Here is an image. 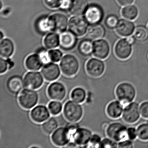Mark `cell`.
I'll return each mask as SVG.
<instances>
[{
  "mask_svg": "<svg viewBox=\"0 0 148 148\" xmlns=\"http://www.w3.org/2000/svg\"><path fill=\"white\" fill-rule=\"evenodd\" d=\"M115 94L118 100L125 107L134 101L136 95V90L134 86L131 83L122 82L116 87Z\"/></svg>",
  "mask_w": 148,
  "mask_h": 148,
  "instance_id": "6da1fadb",
  "label": "cell"
},
{
  "mask_svg": "<svg viewBox=\"0 0 148 148\" xmlns=\"http://www.w3.org/2000/svg\"><path fill=\"white\" fill-rule=\"evenodd\" d=\"M63 113L67 121L71 123H77L82 119L84 109L80 103L69 100L63 106Z\"/></svg>",
  "mask_w": 148,
  "mask_h": 148,
  "instance_id": "7a4b0ae2",
  "label": "cell"
},
{
  "mask_svg": "<svg viewBox=\"0 0 148 148\" xmlns=\"http://www.w3.org/2000/svg\"><path fill=\"white\" fill-rule=\"evenodd\" d=\"M60 67L61 73L66 77H73L79 71V61L73 54H66L63 56L60 62Z\"/></svg>",
  "mask_w": 148,
  "mask_h": 148,
  "instance_id": "3957f363",
  "label": "cell"
},
{
  "mask_svg": "<svg viewBox=\"0 0 148 148\" xmlns=\"http://www.w3.org/2000/svg\"><path fill=\"white\" fill-rule=\"evenodd\" d=\"M18 102L21 106L28 110L35 107L39 101V95L36 90L25 88L18 94Z\"/></svg>",
  "mask_w": 148,
  "mask_h": 148,
  "instance_id": "277c9868",
  "label": "cell"
},
{
  "mask_svg": "<svg viewBox=\"0 0 148 148\" xmlns=\"http://www.w3.org/2000/svg\"><path fill=\"white\" fill-rule=\"evenodd\" d=\"M127 128L120 122H113L110 124L106 130L108 137L119 143L128 138Z\"/></svg>",
  "mask_w": 148,
  "mask_h": 148,
  "instance_id": "5b68a950",
  "label": "cell"
},
{
  "mask_svg": "<svg viewBox=\"0 0 148 148\" xmlns=\"http://www.w3.org/2000/svg\"><path fill=\"white\" fill-rule=\"evenodd\" d=\"M88 22L85 18L80 16L72 17L68 23L69 31L77 37H82L88 31Z\"/></svg>",
  "mask_w": 148,
  "mask_h": 148,
  "instance_id": "8992f818",
  "label": "cell"
},
{
  "mask_svg": "<svg viewBox=\"0 0 148 148\" xmlns=\"http://www.w3.org/2000/svg\"><path fill=\"white\" fill-rule=\"evenodd\" d=\"M72 135L68 127H58L51 135L53 143L58 147H64L71 142Z\"/></svg>",
  "mask_w": 148,
  "mask_h": 148,
  "instance_id": "52a82bcc",
  "label": "cell"
},
{
  "mask_svg": "<svg viewBox=\"0 0 148 148\" xmlns=\"http://www.w3.org/2000/svg\"><path fill=\"white\" fill-rule=\"evenodd\" d=\"M44 81L42 73L38 71H30L23 77L24 87L32 90H37L41 88Z\"/></svg>",
  "mask_w": 148,
  "mask_h": 148,
  "instance_id": "ba28073f",
  "label": "cell"
},
{
  "mask_svg": "<svg viewBox=\"0 0 148 148\" xmlns=\"http://www.w3.org/2000/svg\"><path fill=\"white\" fill-rule=\"evenodd\" d=\"M141 116L140 105L138 102L133 101L125 106L122 117L125 123L133 124L139 120Z\"/></svg>",
  "mask_w": 148,
  "mask_h": 148,
  "instance_id": "9c48e42d",
  "label": "cell"
},
{
  "mask_svg": "<svg viewBox=\"0 0 148 148\" xmlns=\"http://www.w3.org/2000/svg\"><path fill=\"white\" fill-rule=\"evenodd\" d=\"M106 66L104 62L98 58H91L86 62V71L87 74L92 77L97 78L101 77L105 71Z\"/></svg>",
  "mask_w": 148,
  "mask_h": 148,
  "instance_id": "30bf717a",
  "label": "cell"
},
{
  "mask_svg": "<svg viewBox=\"0 0 148 148\" xmlns=\"http://www.w3.org/2000/svg\"><path fill=\"white\" fill-rule=\"evenodd\" d=\"M47 94L49 98L52 100L61 102L66 96V87L63 83L54 81L47 87Z\"/></svg>",
  "mask_w": 148,
  "mask_h": 148,
  "instance_id": "8fae6325",
  "label": "cell"
},
{
  "mask_svg": "<svg viewBox=\"0 0 148 148\" xmlns=\"http://www.w3.org/2000/svg\"><path fill=\"white\" fill-rule=\"evenodd\" d=\"M40 72L45 80L50 82L57 80L60 77L61 73L60 66L52 62L44 64Z\"/></svg>",
  "mask_w": 148,
  "mask_h": 148,
  "instance_id": "7c38bea8",
  "label": "cell"
},
{
  "mask_svg": "<svg viewBox=\"0 0 148 148\" xmlns=\"http://www.w3.org/2000/svg\"><path fill=\"white\" fill-rule=\"evenodd\" d=\"M52 31L56 33L65 32L68 26V18L66 15L62 13L53 14L49 16Z\"/></svg>",
  "mask_w": 148,
  "mask_h": 148,
  "instance_id": "4fadbf2b",
  "label": "cell"
},
{
  "mask_svg": "<svg viewBox=\"0 0 148 148\" xmlns=\"http://www.w3.org/2000/svg\"><path fill=\"white\" fill-rule=\"evenodd\" d=\"M92 135L90 130L84 127H79L73 134L71 140L78 146L85 147L90 142Z\"/></svg>",
  "mask_w": 148,
  "mask_h": 148,
  "instance_id": "5bb4252c",
  "label": "cell"
},
{
  "mask_svg": "<svg viewBox=\"0 0 148 148\" xmlns=\"http://www.w3.org/2000/svg\"><path fill=\"white\" fill-rule=\"evenodd\" d=\"M48 107L43 105H36L31 110L30 117L37 123H43L51 116Z\"/></svg>",
  "mask_w": 148,
  "mask_h": 148,
  "instance_id": "9a60e30c",
  "label": "cell"
},
{
  "mask_svg": "<svg viewBox=\"0 0 148 148\" xmlns=\"http://www.w3.org/2000/svg\"><path fill=\"white\" fill-rule=\"evenodd\" d=\"M132 51V45L126 39H122L119 40L114 48V53L117 58L123 60L129 58L131 55Z\"/></svg>",
  "mask_w": 148,
  "mask_h": 148,
  "instance_id": "2e32d148",
  "label": "cell"
},
{
  "mask_svg": "<svg viewBox=\"0 0 148 148\" xmlns=\"http://www.w3.org/2000/svg\"><path fill=\"white\" fill-rule=\"evenodd\" d=\"M84 15V18L89 24L92 25H96L102 21L103 16V12L99 6L92 5L88 7Z\"/></svg>",
  "mask_w": 148,
  "mask_h": 148,
  "instance_id": "e0dca14e",
  "label": "cell"
},
{
  "mask_svg": "<svg viewBox=\"0 0 148 148\" xmlns=\"http://www.w3.org/2000/svg\"><path fill=\"white\" fill-rule=\"evenodd\" d=\"M110 51V45L105 40H97L93 43L92 54L95 58L105 59L109 56Z\"/></svg>",
  "mask_w": 148,
  "mask_h": 148,
  "instance_id": "ac0fdd59",
  "label": "cell"
},
{
  "mask_svg": "<svg viewBox=\"0 0 148 148\" xmlns=\"http://www.w3.org/2000/svg\"><path fill=\"white\" fill-rule=\"evenodd\" d=\"M77 43V36L70 31L63 32L60 36V47L64 51L73 50L75 48Z\"/></svg>",
  "mask_w": 148,
  "mask_h": 148,
  "instance_id": "d6986e66",
  "label": "cell"
},
{
  "mask_svg": "<svg viewBox=\"0 0 148 148\" xmlns=\"http://www.w3.org/2000/svg\"><path fill=\"white\" fill-rule=\"evenodd\" d=\"M6 86L10 93L18 94L24 87L23 78L19 75H13L7 81Z\"/></svg>",
  "mask_w": 148,
  "mask_h": 148,
  "instance_id": "ffe728a7",
  "label": "cell"
},
{
  "mask_svg": "<svg viewBox=\"0 0 148 148\" xmlns=\"http://www.w3.org/2000/svg\"><path fill=\"white\" fill-rule=\"evenodd\" d=\"M134 31V23L129 20H120L116 27V32L122 37H129L133 33Z\"/></svg>",
  "mask_w": 148,
  "mask_h": 148,
  "instance_id": "44dd1931",
  "label": "cell"
},
{
  "mask_svg": "<svg viewBox=\"0 0 148 148\" xmlns=\"http://www.w3.org/2000/svg\"><path fill=\"white\" fill-rule=\"evenodd\" d=\"M124 106L123 104L117 100L110 102L106 108V113L109 117L117 119L122 116Z\"/></svg>",
  "mask_w": 148,
  "mask_h": 148,
  "instance_id": "7402d4cb",
  "label": "cell"
},
{
  "mask_svg": "<svg viewBox=\"0 0 148 148\" xmlns=\"http://www.w3.org/2000/svg\"><path fill=\"white\" fill-rule=\"evenodd\" d=\"M25 66L29 71H39L44 65V63L36 53L30 54L25 60Z\"/></svg>",
  "mask_w": 148,
  "mask_h": 148,
  "instance_id": "603a6c76",
  "label": "cell"
},
{
  "mask_svg": "<svg viewBox=\"0 0 148 148\" xmlns=\"http://www.w3.org/2000/svg\"><path fill=\"white\" fill-rule=\"evenodd\" d=\"M14 52V45L13 41L9 38H3L0 44V55L4 58H11Z\"/></svg>",
  "mask_w": 148,
  "mask_h": 148,
  "instance_id": "cb8c5ba5",
  "label": "cell"
},
{
  "mask_svg": "<svg viewBox=\"0 0 148 148\" xmlns=\"http://www.w3.org/2000/svg\"><path fill=\"white\" fill-rule=\"evenodd\" d=\"M88 7L87 0H74L69 11L73 16H81L84 14Z\"/></svg>",
  "mask_w": 148,
  "mask_h": 148,
  "instance_id": "d4e9b609",
  "label": "cell"
},
{
  "mask_svg": "<svg viewBox=\"0 0 148 148\" xmlns=\"http://www.w3.org/2000/svg\"><path fill=\"white\" fill-rule=\"evenodd\" d=\"M44 44L47 49H56L60 46V36L55 32L49 33L44 38Z\"/></svg>",
  "mask_w": 148,
  "mask_h": 148,
  "instance_id": "484cf974",
  "label": "cell"
},
{
  "mask_svg": "<svg viewBox=\"0 0 148 148\" xmlns=\"http://www.w3.org/2000/svg\"><path fill=\"white\" fill-rule=\"evenodd\" d=\"M78 51L83 57H90L93 52V43L90 40H82L79 44Z\"/></svg>",
  "mask_w": 148,
  "mask_h": 148,
  "instance_id": "4316f807",
  "label": "cell"
},
{
  "mask_svg": "<svg viewBox=\"0 0 148 148\" xmlns=\"http://www.w3.org/2000/svg\"><path fill=\"white\" fill-rule=\"evenodd\" d=\"M87 36L91 40H97L102 38L105 34V30L101 25H92L88 28Z\"/></svg>",
  "mask_w": 148,
  "mask_h": 148,
  "instance_id": "83f0119b",
  "label": "cell"
},
{
  "mask_svg": "<svg viewBox=\"0 0 148 148\" xmlns=\"http://www.w3.org/2000/svg\"><path fill=\"white\" fill-rule=\"evenodd\" d=\"M36 28L40 33L45 34L52 31L51 25L49 17H41L36 23Z\"/></svg>",
  "mask_w": 148,
  "mask_h": 148,
  "instance_id": "f1b7e54d",
  "label": "cell"
},
{
  "mask_svg": "<svg viewBox=\"0 0 148 148\" xmlns=\"http://www.w3.org/2000/svg\"><path fill=\"white\" fill-rule=\"evenodd\" d=\"M86 97V91L82 87H76L71 92V98L72 100L79 103H84Z\"/></svg>",
  "mask_w": 148,
  "mask_h": 148,
  "instance_id": "f546056e",
  "label": "cell"
},
{
  "mask_svg": "<svg viewBox=\"0 0 148 148\" xmlns=\"http://www.w3.org/2000/svg\"><path fill=\"white\" fill-rule=\"evenodd\" d=\"M58 127V120L54 117H50L43 123L42 129L46 134H51Z\"/></svg>",
  "mask_w": 148,
  "mask_h": 148,
  "instance_id": "4dcf8cb0",
  "label": "cell"
},
{
  "mask_svg": "<svg viewBox=\"0 0 148 148\" xmlns=\"http://www.w3.org/2000/svg\"><path fill=\"white\" fill-rule=\"evenodd\" d=\"M138 14V9L133 5L126 6L122 10V16L129 20H133L136 18Z\"/></svg>",
  "mask_w": 148,
  "mask_h": 148,
  "instance_id": "1f68e13d",
  "label": "cell"
},
{
  "mask_svg": "<svg viewBox=\"0 0 148 148\" xmlns=\"http://www.w3.org/2000/svg\"><path fill=\"white\" fill-rule=\"evenodd\" d=\"M47 107L53 116H58L63 111V105L60 101L52 100L48 103Z\"/></svg>",
  "mask_w": 148,
  "mask_h": 148,
  "instance_id": "d6a6232c",
  "label": "cell"
},
{
  "mask_svg": "<svg viewBox=\"0 0 148 148\" xmlns=\"http://www.w3.org/2000/svg\"><path fill=\"white\" fill-rule=\"evenodd\" d=\"M138 138L142 141H148V123H143L137 128Z\"/></svg>",
  "mask_w": 148,
  "mask_h": 148,
  "instance_id": "836d02e7",
  "label": "cell"
},
{
  "mask_svg": "<svg viewBox=\"0 0 148 148\" xmlns=\"http://www.w3.org/2000/svg\"><path fill=\"white\" fill-rule=\"evenodd\" d=\"M134 32V38L137 40L144 41L146 40L148 38V31L144 27H137L135 29Z\"/></svg>",
  "mask_w": 148,
  "mask_h": 148,
  "instance_id": "e575fe53",
  "label": "cell"
},
{
  "mask_svg": "<svg viewBox=\"0 0 148 148\" xmlns=\"http://www.w3.org/2000/svg\"><path fill=\"white\" fill-rule=\"evenodd\" d=\"M49 57L51 62L58 63L60 62L63 57V53L59 49H53L49 51Z\"/></svg>",
  "mask_w": 148,
  "mask_h": 148,
  "instance_id": "d590c367",
  "label": "cell"
},
{
  "mask_svg": "<svg viewBox=\"0 0 148 148\" xmlns=\"http://www.w3.org/2000/svg\"><path fill=\"white\" fill-rule=\"evenodd\" d=\"M99 148H118V143L109 137L102 139Z\"/></svg>",
  "mask_w": 148,
  "mask_h": 148,
  "instance_id": "8d00e7d4",
  "label": "cell"
},
{
  "mask_svg": "<svg viewBox=\"0 0 148 148\" xmlns=\"http://www.w3.org/2000/svg\"><path fill=\"white\" fill-rule=\"evenodd\" d=\"M101 137L97 134H92L90 142L86 147L99 148L100 143L102 141Z\"/></svg>",
  "mask_w": 148,
  "mask_h": 148,
  "instance_id": "74e56055",
  "label": "cell"
},
{
  "mask_svg": "<svg viewBox=\"0 0 148 148\" xmlns=\"http://www.w3.org/2000/svg\"><path fill=\"white\" fill-rule=\"evenodd\" d=\"M118 22V18L116 16L110 15L107 17L106 19L105 25L109 29H114L116 27Z\"/></svg>",
  "mask_w": 148,
  "mask_h": 148,
  "instance_id": "f35d334b",
  "label": "cell"
},
{
  "mask_svg": "<svg viewBox=\"0 0 148 148\" xmlns=\"http://www.w3.org/2000/svg\"><path fill=\"white\" fill-rule=\"evenodd\" d=\"M37 53L42 60L44 64L51 62L49 57V51L45 48H40L37 52Z\"/></svg>",
  "mask_w": 148,
  "mask_h": 148,
  "instance_id": "ab89813d",
  "label": "cell"
},
{
  "mask_svg": "<svg viewBox=\"0 0 148 148\" xmlns=\"http://www.w3.org/2000/svg\"><path fill=\"white\" fill-rule=\"evenodd\" d=\"M63 0H44L46 5L51 9L60 8Z\"/></svg>",
  "mask_w": 148,
  "mask_h": 148,
  "instance_id": "60d3db41",
  "label": "cell"
},
{
  "mask_svg": "<svg viewBox=\"0 0 148 148\" xmlns=\"http://www.w3.org/2000/svg\"><path fill=\"white\" fill-rule=\"evenodd\" d=\"M132 140L127 138L118 143V148H132L134 147V144Z\"/></svg>",
  "mask_w": 148,
  "mask_h": 148,
  "instance_id": "b9f144b4",
  "label": "cell"
},
{
  "mask_svg": "<svg viewBox=\"0 0 148 148\" xmlns=\"http://www.w3.org/2000/svg\"><path fill=\"white\" fill-rule=\"evenodd\" d=\"M141 116L145 119H148V101H145L140 105Z\"/></svg>",
  "mask_w": 148,
  "mask_h": 148,
  "instance_id": "7bdbcfd3",
  "label": "cell"
},
{
  "mask_svg": "<svg viewBox=\"0 0 148 148\" xmlns=\"http://www.w3.org/2000/svg\"><path fill=\"white\" fill-rule=\"evenodd\" d=\"M9 69V65L7 59L1 58L0 59V73L4 74Z\"/></svg>",
  "mask_w": 148,
  "mask_h": 148,
  "instance_id": "ee69618b",
  "label": "cell"
},
{
  "mask_svg": "<svg viewBox=\"0 0 148 148\" xmlns=\"http://www.w3.org/2000/svg\"><path fill=\"white\" fill-rule=\"evenodd\" d=\"M128 138L133 141L138 137L137 130L134 127H130L127 129Z\"/></svg>",
  "mask_w": 148,
  "mask_h": 148,
  "instance_id": "f6af8a7d",
  "label": "cell"
},
{
  "mask_svg": "<svg viewBox=\"0 0 148 148\" xmlns=\"http://www.w3.org/2000/svg\"><path fill=\"white\" fill-rule=\"evenodd\" d=\"M73 2V0H63L60 8L64 11L69 10L71 7Z\"/></svg>",
  "mask_w": 148,
  "mask_h": 148,
  "instance_id": "bcb514c9",
  "label": "cell"
},
{
  "mask_svg": "<svg viewBox=\"0 0 148 148\" xmlns=\"http://www.w3.org/2000/svg\"><path fill=\"white\" fill-rule=\"evenodd\" d=\"M118 3L121 6H127L133 3L134 0H116Z\"/></svg>",
  "mask_w": 148,
  "mask_h": 148,
  "instance_id": "7dc6e473",
  "label": "cell"
},
{
  "mask_svg": "<svg viewBox=\"0 0 148 148\" xmlns=\"http://www.w3.org/2000/svg\"><path fill=\"white\" fill-rule=\"evenodd\" d=\"M8 62V65H9V69H11L14 66V63L12 59L9 58H7Z\"/></svg>",
  "mask_w": 148,
  "mask_h": 148,
  "instance_id": "c3c4849f",
  "label": "cell"
},
{
  "mask_svg": "<svg viewBox=\"0 0 148 148\" xmlns=\"http://www.w3.org/2000/svg\"><path fill=\"white\" fill-rule=\"evenodd\" d=\"M77 145L74 143V142H70L68 144L66 145V147H72V148H73V147H77Z\"/></svg>",
  "mask_w": 148,
  "mask_h": 148,
  "instance_id": "681fc988",
  "label": "cell"
},
{
  "mask_svg": "<svg viewBox=\"0 0 148 148\" xmlns=\"http://www.w3.org/2000/svg\"><path fill=\"white\" fill-rule=\"evenodd\" d=\"M126 40H127V41H128L130 44H131V45H132V44L134 43V41H135L134 38H133V37H130V36L127 38Z\"/></svg>",
  "mask_w": 148,
  "mask_h": 148,
  "instance_id": "f907efd6",
  "label": "cell"
},
{
  "mask_svg": "<svg viewBox=\"0 0 148 148\" xmlns=\"http://www.w3.org/2000/svg\"><path fill=\"white\" fill-rule=\"evenodd\" d=\"M4 34H3V33L1 31V40L4 38Z\"/></svg>",
  "mask_w": 148,
  "mask_h": 148,
  "instance_id": "816d5d0a",
  "label": "cell"
},
{
  "mask_svg": "<svg viewBox=\"0 0 148 148\" xmlns=\"http://www.w3.org/2000/svg\"></svg>",
  "mask_w": 148,
  "mask_h": 148,
  "instance_id": "f5cc1de1",
  "label": "cell"
}]
</instances>
